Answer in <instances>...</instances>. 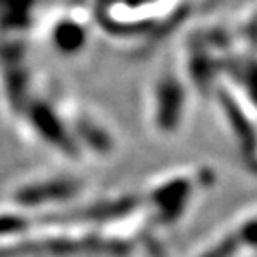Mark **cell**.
Here are the masks:
<instances>
[]
</instances>
